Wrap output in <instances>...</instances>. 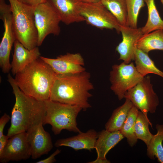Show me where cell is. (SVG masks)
Returning <instances> with one entry per match:
<instances>
[{"instance_id":"cell-26","label":"cell","mask_w":163,"mask_h":163,"mask_svg":"<svg viewBox=\"0 0 163 163\" xmlns=\"http://www.w3.org/2000/svg\"><path fill=\"white\" fill-rule=\"evenodd\" d=\"M149 124L152 128V124L149 120L142 112L139 111L135 122V132L137 139L143 141L147 147L153 136L149 130Z\"/></svg>"},{"instance_id":"cell-1","label":"cell","mask_w":163,"mask_h":163,"mask_svg":"<svg viewBox=\"0 0 163 163\" xmlns=\"http://www.w3.org/2000/svg\"><path fill=\"white\" fill-rule=\"evenodd\" d=\"M7 80L15 99L11 111V124L7 135L10 138L43 123L46 107L44 101L38 100L22 91L10 74L8 75Z\"/></svg>"},{"instance_id":"cell-5","label":"cell","mask_w":163,"mask_h":163,"mask_svg":"<svg viewBox=\"0 0 163 163\" xmlns=\"http://www.w3.org/2000/svg\"><path fill=\"white\" fill-rule=\"evenodd\" d=\"M46 113L43 124H49L56 135L63 129L80 133L76 118L82 109L80 107L55 101L50 99L44 101Z\"/></svg>"},{"instance_id":"cell-20","label":"cell","mask_w":163,"mask_h":163,"mask_svg":"<svg viewBox=\"0 0 163 163\" xmlns=\"http://www.w3.org/2000/svg\"><path fill=\"white\" fill-rule=\"evenodd\" d=\"M135 46L147 53L153 50L163 51V30H156L143 34Z\"/></svg>"},{"instance_id":"cell-9","label":"cell","mask_w":163,"mask_h":163,"mask_svg":"<svg viewBox=\"0 0 163 163\" xmlns=\"http://www.w3.org/2000/svg\"><path fill=\"white\" fill-rule=\"evenodd\" d=\"M80 12L89 24L100 29H115L120 32L121 25L101 2L92 3L82 2Z\"/></svg>"},{"instance_id":"cell-25","label":"cell","mask_w":163,"mask_h":163,"mask_svg":"<svg viewBox=\"0 0 163 163\" xmlns=\"http://www.w3.org/2000/svg\"><path fill=\"white\" fill-rule=\"evenodd\" d=\"M139 112V109L133 106L130 110L126 120L119 130L124 137L126 138L128 143L132 147L137 141L135 132V125Z\"/></svg>"},{"instance_id":"cell-17","label":"cell","mask_w":163,"mask_h":163,"mask_svg":"<svg viewBox=\"0 0 163 163\" xmlns=\"http://www.w3.org/2000/svg\"><path fill=\"white\" fill-rule=\"evenodd\" d=\"M98 133L93 129L85 133L81 132L75 136L57 140L54 145L58 147L66 146L75 150L86 149L90 151L94 148Z\"/></svg>"},{"instance_id":"cell-7","label":"cell","mask_w":163,"mask_h":163,"mask_svg":"<svg viewBox=\"0 0 163 163\" xmlns=\"http://www.w3.org/2000/svg\"><path fill=\"white\" fill-rule=\"evenodd\" d=\"M124 98L130 100L148 119V113H155L159 103L158 97L154 91L149 75L144 77L135 86L129 90L125 93Z\"/></svg>"},{"instance_id":"cell-3","label":"cell","mask_w":163,"mask_h":163,"mask_svg":"<svg viewBox=\"0 0 163 163\" xmlns=\"http://www.w3.org/2000/svg\"><path fill=\"white\" fill-rule=\"evenodd\" d=\"M14 78L20 90L38 100L50 99L57 74L40 57L17 73Z\"/></svg>"},{"instance_id":"cell-23","label":"cell","mask_w":163,"mask_h":163,"mask_svg":"<svg viewBox=\"0 0 163 163\" xmlns=\"http://www.w3.org/2000/svg\"><path fill=\"white\" fill-rule=\"evenodd\" d=\"M101 2L115 17L121 26H128L126 0H101Z\"/></svg>"},{"instance_id":"cell-11","label":"cell","mask_w":163,"mask_h":163,"mask_svg":"<svg viewBox=\"0 0 163 163\" xmlns=\"http://www.w3.org/2000/svg\"><path fill=\"white\" fill-rule=\"evenodd\" d=\"M40 58L49 65L57 75L76 73L85 70L83 67L84 59L79 53H67L55 59L42 56Z\"/></svg>"},{"instance_id":"cell-28","label":"cell","mask_w":163,"mask_h":163,"mask_svg":"<svg viewBox=\"0 0 163 163\" xmlns=\"http://www.w3.org/2000/svg\"><path fill=\"white\" fill-rule=\"evenodd\" d=\"M11 119V117L9 115L5 113L0 119V138L3 134V131L6 124Z\"/></svg>"},{"instance_id":"cell-2","label":"cell","mask_w":163,"mask_h":163,"mask_svg":"<svg viewBox=\"0 0 163 163\" xmlns=\"http://www.w3.org/2000/svg\"><path fill=\"white\" fill-rule=\"evenodd\" d=\"M90 74L85 70L74 74L57 75L50 99L60 103L75 105L84 110L91 107L88 101L94 89Z\"/></svg>"},{"instance_id":"cell-33","label":"cell","mask_w":163,"mask_h":163,"mask_svg":"<svg viewBox=\"0 0 163 163\" xmlns=\"http://www.w3.org/2000/svg\"><path fill=\"white\" fill-rule=\"evenodd\" d=\"M82 2L88 3H97L101 2V0H80Z\"/></svg>"},{"instance_id":"cell-8","label":"cell","mask_w":163,"mask_h":163,"mask_svg":"<svg viewBox=\"0 0 163 163\" xmlns=\"http://www.w3.org/2000/svg\"><path fill=\"white\" fill-rule=\"evenodd\" d=\"M34 21L38 35L37 46H41L50 34L58 35L60 32V19L47 1L34 7Z\"/></svg>"},{"instance_id":"cell-34","label":"cell","mask_w":163,"mask_h":163,"mask_svg":"<svg viewBox=\"0 0 163 163\" xmlns=\"http://www.w3.org/2000/svg\"><path fill=\"white\" fill-rule=\"evenodd\" d=\"M161 2L163 4V0H161Z\"/></svg>"},{"instance_id":"cell-4","label":"cell","mask_w":163,"mask_h":163,"mask_svg":"<svg viewBox=\"0 0 163 163\" xmlns=\"http://www.w3.org/2000/svg\"><path fill=\"white\" fill-rule=\"evenodd\" d=\"M8 1L16 40L30 50L37 46L38 35L34 21V7L25 5L18 0Z\"/></svg>"},{"instance_id":"cell-19","label":"cell","mask_w":163,"mask_h":163,"mask_svg":"<svg viewBox=\"0 0 163 163\" xmlns=\"http://www.w3.org/2000/svg\"><path fill=\"white\" fill-rule=\"evenodd\" d=\"M136 67L143 77L149 73L158 75L163 78V72L155 66L153 61L145 53L135 46L133 49Z\"/></svg>"},{"instance_id":"cell-6","label":"cell","mask_w":163,"mask_h":163,"mask_svg":"<svg viewBox=\"0 0 163 163\" xmlns=\"http://www.w3.org/2000/svg\"><path fill=\"white\" fill-rule=\"evenodd\" d=\"M110 72V89L119 100L124 98L129 89L142 80L143 77L137 71L133 62L126 64L124 62L114 64Z\"/></svg>"},{"instance_id":"cell-31","label":"cell","mask_w":163,"mask_h":163,"mask_svg":"<svg viewBox=\"0 0 163 163\" xmlns=\"http://www.w3.org/2000/svg\"><path fill=\"white\" fill-rule=\"evenodd\" d=\"M9 138L7 135H3L0 138V154L5 148Z\"/></svg>"},{"instance_id":"cell-12","label":"cell","mask_w":163,"mask_h":163,"mask_svg":"<svg viewBox=\"0 0 163 163\" xmlns=\"http://www.w3.org/2000/svg\"><path fill=\"white\" fill-rule=\"evenodd\" d=\"M31 157L27 144L26 132L16 134L10 137L2 153L0 162L6 163L10 161H20Z\"/></svg>"},{"instance_id":"cell-16","label":"cell","mask_w":163,"mask_h":163,"mask_svg":"<svg viewBox=\"0 0 163 163\" xmlns=\"http://www.w3.org/2000/svg\"><path fill=\"white\" fill-rule=\"evenodd\" d=\"M14 53L11 63L12 75H15L27 65L40 58V53L38 46L30 50L17 40L14 44Z\"/></svg>"},{"instance_id":"cell-30","label":"cell","mask_w":163,"mask_h":163,"mask_svg":"<svg viewBox=\"0 0 163 163\" xmlns=\"http://www.w3.org/2000/svg\"><path fill=\"white\" fill-rule=\"evenodd\" d=\"M20 2L29 6L34 7L47 2V0H18Z\"/></svg>"},{"instance_id":"cell-21","label":"cell","mask_w":163,"mask_h":163,"mask_svg":"<svg viewBox=\"0 0 163 163\" xmlns=\"http://www.w3.org/2000/svg\"><path fill=\"white\" fill-rule=\"evenodd\" d=\"M134 106L130 100L126 99L124 103L115 109L105 125V129L113 132L119 131L127 117L129 112Z\"/></svg>"},{"instance_id":"cell-15","label":"cell","mask_w":163,"mask_h":163,"mask_svg":"<svg viewBox=\"0 0 163 163\" xmlns=\"http://www.w3.org/2000/svg\"><path fill=\"white\" fill-rule=\"evenodd\" d=\"M66 25L85 21L80 12V0H47Z\"/></svg>"},{"instance_id":"cell-22","label":"cell","mask_w":163,"mask_h":163,"mask_svg":"<svg viewBox=\"0 0 163 163\" xmlns=\"http://www.w3.org/2000/svg\"><path fill=\"white\" fill-rule=\"evenodd\" d=\"M145 2L148 8V18L145 25L141 27L142 34L156 30H163V20L157 9L155 0H145Z\"/></svg>"},{"instance_id":"cell-18","label":"cell","mask_w":163,"mask_h":163,"mask_svg":"<svg viewBox=\"0 0 163 163\" xmlns=\"http://www.w3.org/2000/svg\"><path fill=\"white\" fill-rule=\"evenodd\" d=\"M124 138L120 131L110 132L106 129L98 133L94 148L97 159H106V155L110 150Z\"/></svg>"},{"instance_id":"cell-13","label":"cell","mask_w":163,"mask_h":163,"mask_svg":"<svg viewBox=\"0 0 163 163\" xmlns=\"http://www.w3.org/2000/svg\"><path fill=\"white\" fill-rule=\"evenodd\" d=\"M0 14L4 29L0 44V67L2 72L6 73L11 69L10 56L12 45L16 39L13 28L11 12Z\"/></svg>"},{"instance_id":"cell-10","label":"cell","mask_w":163,"mask_h":163,"mask_svg":"<svg viewBox=\"0 0 163 163\" xmlns=\"http://www.w3.org/2000/svg\"><path fill=\"white\" fill-rule=\"evenodd\" d=\"M43 125L40 124L26 132L29 151L33 159L47 154L53 147L50 135L44 130Z\"/></svg>"},{"instance_id":"cell-32","label":"cell","mask_w":163,"mask_h":163,"mask_svg":"<svg viewBox=\"0 0 163 163\" xmlns=\"http://www.w3.org/2000/svg\"><path fill=\"white\" fill-rule=\"evenodd\" d=\"M90 163H109L110 162L107 160L101 159H96L94 161L89 162Z\"/></svg>"},{"instance_id":"cell-24","label":"cell","mask_w":163,"mask_h":163,"mask_svg":"<svg viewBox=\"0 0 163 163\" xmlns=\"http://www.w3.org/2000/svg\"><path fill=\"white\" fill-rule=\"evenodd\" d=\"M157 133L151 139L147 147V155L152 159L157 158L158 161L163 163V124L156 126Z\"/></svg>"},{"instance_id":"cell-14","label":"cell","mask_w":163,"mask_h":163,"mask_svg":"<svg viewBox=\"0 0 163 163\" xmlns=\"http://www.w3.org/2000/svg\"><path fill=\"white\" fill-rule=\"evenodd\" d=\"M120 32L122 40L116 47V50L120 55L119 60L129 64L134 60L133 49L136 43L143 35L142 28L121 26Z\"/></svg>"},{"instance_id":"cell-27","label":"cell","mask_w":163,"mask_h":163,"mask_svg":"<svg viewBox=\"0 0 163 163\" xmlns=\"http://www.w3.org/2000/svg\"><path fill=\"white\" fill-rule=\"evenodd\" d=\"M127 12V26L137 28L140 9L145 6V0H126Z\"/></svg>"},{"instance_id":"cell-29","label":"cell","mask_w":163,"mask_h":163,"mask_svg":"<svg viewBox=\"0 0 163 163\" xmlns=\"http://www.w3.org/2000/svg\"><path fill=\"white\" fill-rule=\"evenodd\" d=\"M61 150L57 149L53 153L51 154L47 158L41 160L36 162V163H52L56 161L55 157L56 155L59 154Z\"/></svg>"}]
</instances>
